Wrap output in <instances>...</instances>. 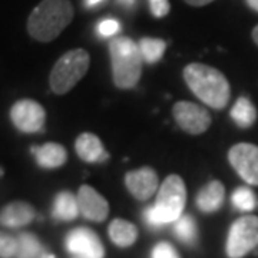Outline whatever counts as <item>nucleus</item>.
Wrapping results in <instances>:
<instances>
[{"mask_svg":"<svg viewBox=\"0 0 258 258\" xmlns=\"http://www.w3.org/2000/svg\"><path fill=\"white\" fill-rule=\"evenodd\" d=\"M184 79L197 98L214 109H222L230 102V83L215 68L191 63L184 69Z\"/></svg>","mask_w":258,"mask_h":258,"instance_id":"obj_1","label":"nucleus"},{"mask_svg":"<svg viewBox=\"0 0 258 258\" xmlns=\"http://www.w3.org/2000/svg\"><path fill=\"white\" fill-rule=\"evenodd\" d=\"M74 19L69 0H42L28 19V32L39 42H52Z\"/></svg>","mask_w":258,"mask_h":258,"instance_id":"obj_2","label":"nucleus"},{"mask_svg":"<svg viewBox=\"0 0 258 258\" xmlns=\"http://www.w3.org/2000/svg\"><path fill=\"white\" fill-rule=\"evenodd\" d=\"M186 203V188L182 178L178 175L166 176L159 186L157 201L144 211V220L151 228H161L165 224L175 222L184 211Z\"/></svg>","mask_w":258,"mask_h":258,"instance_id":"obj_3","label":"nucleus"},{"mask_svg":"<svg viewBox=\"0 0 258 258\" xmlns=\"http://www.w3.org/2000/svg\"><path fill=\"white\" fill-rule=\"evenodd\" d=\"M112 76L119 89H132L137 86L142 72V56L138 45L125 36H118L109 42Z\"/></svg>","mask_w":258,"mask_h":258,"instance_id":"obj_4","label":"nucleus"},{"mask_svg":"<svg viewBox=\"0 0 258 258\" xmlns=\"http://www.w3.org/2000/svg\"><path fill=\"white\" fill-rule=\"evenodd\" d=\"M91 57L85 49H74L62 55L53 66L49 83L57 95L68 93L89 69Z\"/></svg>","mask_w":258,"mask_h":258,"instance_id":"obj_5","label":"nucleus"},{"mask_svg":"<svg viewBox=\"0 0 258 258\" xmlns=\"http://www.w3.org/2000/svg\"><path fill=\"white\" fill-rule=\"evenodd\" d=\"M258 245V217L244 215L232 222L227 238V255L242 258Z\"/></svg>","mask_w":258,"mask_h":258,"instance_id":"obj_6","label":"nucleus"},{"mask_svg":"<svg viewBox=\"0 0 258 258\" xmlns=\"http://www.w3.org/2000/svg\"><path fill=\"white\" fill-rule=\"evenodd\" d=\"M10 119L20 132L36 134L43 129L46 112L39 102L32 99H20L12 106Z\"/></svg>","mask_w":258,"mask_h":258,"instance_id":"obj_7","label":"nucleus"},{"mask_svg":"<svg viewBox=\"0 0 258 258\" xmlns=\"http://www.w3.org/2000/svg\"><path fill=\"white\" fill-rule=\"evenodd\" d=\"M172 113L178 126L191 135L204 134L211 125V116L208 111L192 102H176L172 108Z\"/></svg>","mask_w":258,"mask_h":258,"instance_id":"obj_8","label":"nucleus"},{"mask_svg":"<svg viewBox=\"0 0 258 258\" xmlns=\"http://www.w3.org/2000/svg\"><path fill=\"white\" fill-rule=\"evenodd\" d=\"M228 161L237 174L249 185H258V147L254 144H237L228 152Z\"/></svg>","mask_w":258,"mask_h":258,"instance_id":"obj_9","label":"nucleus"},{"mask_svg":"<svg viewBox=\"0 0 258 258\" xmlns=\"http://www.w3.org/2000/svg\"><path fill=\"white\" fill-rule=\"evenodd\" d=\"M66 248L74 255L85 258H103L105 248L99 237L86 227H79L66 235Z\"/></svg>","mask_w":258,"mask_h":258,"instance_id":"obj_10","label":"nucleus"},{"mask_svg":"<svg viewBox=\"0 0 258 258\" xmlns=\"http://www.w3.org/2000/svg\"><path fill=\"white\" fill-rule=\"evenodd\" d=\"M125 185L137 200L147 201L157 192L159 179L155 169L144 166L128 172L125 175Z\"/></svg>","mask_w":258,"mask_h":258,"instance_id":"obj_11","label":"nucleus"},{"mask_svg":"<svg viewBox=\"0 0 258 258\" xmlns=\"http://www.w3.org/2000/svg\"><path fill=\"white\" fill-rule=\"evenodd\" d=\"M76 197L79 204V211L86 220L95 222H102L103 220H106L109 214V205L96 189H93L89 185H82Z\"/></svg>","mask_w":258,"mask_h":258,"instance_id":"obj_12","label":"nucleus"},{"mask_svg":"<svg viewBox=\"0 0 258 258\" xmlns=\"http://www.w3.org/2000/svg\"><path fill=\"white\" fill-rule=\"evenodd\" d=\"M35 208L25 201H15L8 204L0 211V225L8 228H20L35 220Z\"/></svg>","mask_w":258,"mask_h":258,"instance_id":"obj_13","label":"nucleus"},{"mask_svg":"<svg viewBox=\"0 0 258 258\" xmlns=\"http://www.w3.org/2000/svg\"><path fill=\"white\" fill-rule=\"evenodd\" d=\"M75 149H76L78 157L85 162H89V164L103 162L109 157L103 145H102L101 139L98 138L95 134H89V132L81 134L78 137L76 142H75Z\"/></svg>","mask_w":258,"mask_h":258,"instance_id":"obj_14","label":"nucleus"},{"mask_svg":"<svg viewBox=\"0 0 258 258\" xmlns=\"http://www.w3.org/2000/svg\"><path fill=\"white\" fill-rule=\"evenodd\" d=\"M37 165L45 168V169H55L62 166L68 159V152L63 145L55 144V142H47L42 147H33L32 149Z\"/></svg>","mask_w":258,"mask_h":258,"instance_id":"obj_15","label":"nucleus"},{"mask_svg":"<svg viewBox=\"0 0 258 258\" xmlns=\"http://www.w3.org/2000/svg\"><path fill=\"white\" fill-rule=\"evenodd\" d=\"M225 198V188L220 181H211L201 188L197 197L198 208L205 214L218 211L224 204Z\"/></svg>","mask_w":258,"mask_h":258,"instance_id":"obj_16","label":"nucleus"},{"mask_svg":"<svg viewBox=\"0 0 258 258\" xmlns=\"http://www.w3.org/2000/svg\"><path fill=\"white\" fill-rule=\"evenodd\" d=\"M52 214H53V218L59 220V221H72V220H75L81 214L78 197L71 191L59 192L56 195Z\"/></svg>","mask_w":258,"mask_h":258,"instance_id":"obj_17","label":"nucleus"},{"mask_svg":"<svg viewBox=\"0 0 258 258\" xmlns=\"http://www.w3.org/2000/svg\"><path fill=\"white\" fill-rule=\"evenodd\" d=\"M109 237L113 244L118 247L126 248L131 247L138 238V230L132 222L116 218L109 225Z\"/></svg>","mask_w":258,"mask_h":258,"instance_id":"obj_18","label":"nucleus"},{"mask_svg":"<svg viewBox=\"0 0 258 258\" xmlns=\"http://www.w3.org/2000/svg\"><path fill=\"white\" fill-rule=\"evenodd\" d=\"M231 119L240 128H249L257 120V109L248 98H238L231 109Z\"/></svg>","mask_w":258,"mask_h":258,"instance_id":"obj_19","label":"nucleus"},{"mask_svg":"<svg viewBox=\"0 0 258 258\" xmlns=\"http://www.w3.org/2000/svg\"><path fill=\"white\" fill-rule=\"evenodd\" d=\"M138 47L141 56H142V60H145L147 63H157L165 53L166 43L162 39L142 37L139 40Z\"/></svg>","mask_w":258,"mask_h":258,"instance_id":"obj_20","label":"nucleus"},{"mask_svg":"<svg viewBox=\"0 0 258 258\" xmlns=\"http://www.w3.org/2000/svg\"><path fill=\"white\" fill-rule=\"evenodd\" d=\"M174 234L176 238L188 244L194 245L198 240V230H197V224L194 221L191 215H181L175 222H174Z\"/></svg>","mask_w":258,"mask_h":258,"instance_id":"obj_21","label":"nucleus"},{"mask_svg":"<svg viewBox=\"0 0 258 258\" xmlns=\"http://www.w3.org/2000/svg\"><path fill=\"white\" fill-rule=\"evenodd\" d=\"M43 252L42 245L36 237L30 232H22L18 235L16 258H39Z\"/></svg>","mask_w":258,"mask_h":258,"instance_id":"obj_22","label":"nucleus"},{"mask_svg":"<svg viewBox=\"0 0 258 258\" xmlns=\"http://www.w3.org/2000/svg\"><path fill=\"white\" fill-rule=\"evenodd\" d=\"M231 203L235 210L241 212H249L257 207V198L255 194L248 186H240L231 195Z\"/></svg>","mask_w":258,"mask_h":258,"instance_id":"obj_23","label":"nucleus"},{"mask_svg":"<svg viewBox=\"0 0 258 258\" xmlns=\"http://www.w3.org/2000/svg\"><path fill=\"white\" fill-rule=\"evenodd\" d=\"M18 251V238L0 231V258H12Z\"/></svg>","mask_w":258,"mask_h":258,"instance_id":"obj_24","label":"nucleus"},{"mask_svg":"<svg viewBox=\"0 0 258 258\" xmlns=\"http://www.w3.org/2000/svg\"><path fill=\"white\" fill-rule=\"evenodd\" d=\"M120 25L118 20L115 19H102L101 22L96 25V33L101 37H112L115 36L116 33H119Z\"/></svg>","mask_w":258,"mask_h":258,"instance_id":"obj_25","label":"nucleus"},{"mask_svg":"<svg viewBox=\"0 0 258 258\" xmlns=\"http://www.w3.org/2000/svg\"><path fill=\"white\" fill-rule=\"evenodd\" d=\"M152 258H179V255L171 244L159 242L152 249Z\"/></svg>","mask_w":258,"mask_h":258,"instance_id":"obj_26","label":"nucleus"},{"mask_svg":"<svg viewBox=\"0 0 258 258\" xmlns=\"http://www.w3.org/2000/svg\"><path fill=\"white\" fill-rule=\"evenodd\" d=\"M151 12L155 18H164L169 13V0H148Z\"/></svg>","mask_w":258,"mask_h":258,"instance_id":"obj_27","label":"nucleus"},{"mask_svg":"<svg viewBox=\"0 0 258 258\" xmlns=\"http://www.w3.org/2000/svg\"><path fill=\"white\" fill-rule=\"evenodd\" d=\"M188 5H191V6H205V5H208V3H211L214 0H185Z\"/></svg>","mask_w":258,"mask_h":258,"instance_id":"obj_28","label":"nucleus"},{"mask_svg":"<svg viewBox=\"0 0 258 258\" xmlns=\"http://www.w3.org/2000/svg\"><path fill=\"white\" fill-rule=\"evenodd\" d=\"M105 0H85V6L86 8H89V9H92V8H96V6H99L101 3H103Z\"/></svg>","mask_w":258,"mask_h":258,"instance_id":"obj_29","label":"nucleus"},{"mask_svg":"<svg viewBox=\"0 0 258 258\" xmlns=\"http://www.w3.org/2000/svg\"><path fill=\"white\" fill-rule=\"evenodd\" d=\"M118 2L125 8H134L135 3H137V0H118Z\"/></svg>","mask_w":258,"mask_h":258,"instance_id":"obj_30","label":"nucleus"},{"mask_svg":"<svg viewBox=\"0 0 258 258\" xmlns=\"http://www.w3.org/2000/svg\"><path fill=\"white\" fill-rule=\"evenodd\" d=\"M247 5H248L252 10L258 12V0H247Z\"/></svg>","mask_w":258,"mask_h":258,"instance_id":"obj_31","label":"nucleus"},{"mask_svg":"<svg viewBox=\"0 0 258 258\" xmlns=\"http://www.w3.org/2000/svg\"><path fill=\"white\" fill-rule=\"evenodd\" d=\"M252 40L255 42V45L258 46V25L252 29Z\"/></svg>","mask_w":258,"mask_h":258,"instance_id":"obj_32","label":"nucleus"},{"mask_svg":"<svg viewBox=\"0 0 258 258\" xmlns=\"http://www.w3.org/2000/svg\"><path fill=\"white\" fill-rule=\"evenodd\" d=\"M39 258H55V255H53V254H50V252H45V251H43Z\"/></svg>","mask_w":258,"mask_h":258,"instance_id":"obj_33","label":"nucleus"},{"mask_svg":"<svg viewBox=\"0 0 258 258\" xmlns=\"http://www.w3.org/2000/svg\"><path fill=\"white\" fill-rule=\"evenodd\" d=\"M72 258H85V257H78V255H74V257Z\"/></svg>","mask_w":258,"mask_h":258,"instance_id":"obj_34","label":"nucleus"}]
</instances>
